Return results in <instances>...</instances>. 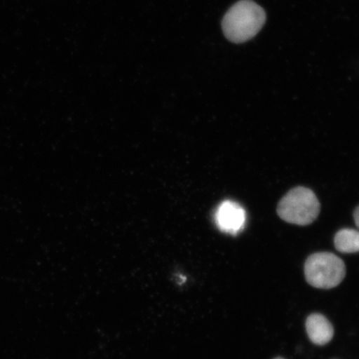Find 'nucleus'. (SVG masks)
<instances>
[{
    "label": "nucleus",
    "instance_id": "obj_1",
    "mask_svg": "<svg viewBox=\"0 0 359 359\" xmlns=\"http://www.w3.org/2000/svg\"><path fill=\"white\" fill-rule=\"evenodd\" d=\"M266 12L252 0H241L224 16L222 29L231 42L242 43L257 35L266 22Z\"/></svg>",
    "mask_w": 359,
    "mask_h": 359
},
{
    "label": "nucleus",
    "instance_id": "obj_2",
    "mask_svg": "<svg viewBox=\"0 0 359 359\" xmlns=\"http://www.w3.org/2000/svg\"><path fill=\"white\" fill-rule=\"evenodd\" d=\"M320 212L317 196L309 188L295 187L283 197L278 205L277 213L286 222L308 226L313 223Z\"/></svg>",
    "mask_w": 359,
    "mask_h": 359
},
{
    "label": "nucleus",
    "instance_id": "obj_3",
    "mask_svg": "<svg viewBox=\"0 0 359 359\" xmlns=\"http://www.w3.org/2000/svg\"><path fill=\"white\" fill-rule=\"evenodd\" d=\"M304 275L314 288H335L346 276V266L342 259L330 252L313 254L304 264Z\"/></svg>",
    "mask_w": 359,
    "mask_h": 359
},
{
    "label": "nucleus",
    "instance_id": "obj_4",
    "mask_svg": "<svg viewBox=\"0 0 359 359\" xmlns=\"http://www.w3.org/2000/svg\"><path fill=\"white\" fill-rule=\"evenodd\" d=\"M215 222L219 231L236 236L243 230L245 226L246 212L237 202L224 201L215 212Z\"/></svg>",
    "mask_w": 359,
    "mask_h": 359
},
{
    "label": "nucleus",
    "instance_id": "obj_5",
    "mask_svg": "<svg viewBox=\"0 0 359 359\" xmlns=\"http://www.w3.org/2000/svg\"><path fill=\"white\" fill-rule=\"evenodd\" d=\"M309 339L318 346L329 344L334 334V327L321 313H312L305 322Z\"/></svg>",
    "mask_w": 359,
    "mask_h": 359
},
{
    "label": "nucleus",
    "instance_id": "obj_6",
    "mask_svg": "<svg viewBox=\"0 0 359 359\" xmlns=\"http://www.w3.org/2000/svg\"><path fill=\"white\" fill-rule=\"evenodd\" d=\"M337 250L344 254L359 252V231L353 229H343L334 237Z\"/></svg>",
    "mask_w": 359,
    "mask_h": 359
},
{
    "label": "nucleus",
    "instance_id": "obj_7",
    "mask_svg": "<svg viewBox=\"0 0 359 359\" xmlns=\"http://www.w3.org/2000/svg\"><path fill=\"white\" fill-rule=\"evenodd\" d=\"M354 221H355V224L357 227L359 229V206L354 210L353 213Z\"/></svg>",
    "mask_w": 359,
    "mask_h": 359
},
{
    "label": "nucleus",
    "instance_id": "obj_8",
    "mask_svg": "<svg viewBox=\"0 0 359 359\" xmlns=\"http://www.w3.org/2000/svg\"><path fill=\"white\" fill-rule=\"evenodd\" d=\"M275 359H285V358H276Z\"/></svg>",
    "mask_w": 359,
    "mask_h": 359
}]
</instances>
